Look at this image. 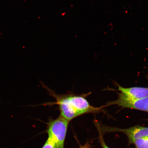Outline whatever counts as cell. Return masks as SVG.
<instances>
[{"label": "cell", "mask_w": 148, "mask_h": 148, "mask_svg": "<svg viewBox=\"0 0 148 148\" xmlns=\"http://www.w3.org/2000/svg\"><path fill=\"white\" fill-rule=\"evenodd\" d=\"M69 121L60 115L56 119L48 123L47 132L49 137L54 142L57 148H64Z\"/></svg>", "instance_id": "cell-1"}, {"label": "cell", "mask_w": 148, "mask_h": 148, "mask_svg": "<svg viewBox=\"0 0 148 148\" xmlns=\"http://www.w3.org/2000/svg\"><path fill=\"white\" fill-rule=\"evenodd\" d=\"M116 100L109 102L107 105H117L124 108H129L148 112V97L141 99H134L126 97L120 92L117 93Z\"/></svg>", "instance_id": "cell-2"}, {"label": "cell", "mask_w": 148, "mask_h": 148, "mask_svg": "<svg viewBox=\"0 0 148 148\" xmlns=\"http://www.w3.org/2000/svg\"><path fill=\"white\" fill-rule=\"evenodd\" d=\"M110 132H120L124 133L128 137L131 143L137 139L148 136V127L141 126H135L128 129H121L109 128L106 129Z\"/></svg>", "instance_id": "cell-3"}, {"label": "cell", "mask_w": 148, "mask_h": 148, "mask_svg": "<svg viewBox=\"0 0 148 148\" xmlns=\"http://www.w3.org/2000/svg\"><path fill=\"white\" fill-rule=\"evenodd\" d=\"M118 90L126 97L134 99H141L148 97V88L134 87L123 88L118 86Z\"/></svg>", "instance_id": "cell-4"}, {"label": "cell", "mask_w": 148, "mask_h": 148, "mask_svg": "<svg viewBox=\"0 0 148 148\" xmlns=\"http://www.w3.org/2000/svg\"><path fill=\"white\" fill-rule=\"evenodd\" d=\"M136 148H148V136L143 137L134 140Z\"/></svg>", "instance_id": "cell-5"}, {"label": "cell", "mask_w": 148, "mask_h": 148, "mask_svg": "<svg viewBox=\"0 0 148 148\" xmlns=\"http://www.w3.org/2000/svg\"><path fill=\"white\" fill-rule=\"evenodd\" d=\"M42 148H57V147L53 140L50 138L48 137Z\"/></svg>", "instance_id": "cell-6"}, {"label": "cell", "mask_w": 148, "mask_h": 148, "mask_svg": "<svg viewBox=\"0 0 148 148\" xmlns=\"http://www.w3.org/2000/svg\"><path fill=\"white\" fill-rule=\"evenodd\" d=\"M101 143L103 148H110L108 147H107L106 144H105V142L103 141V140L102 138H101Z\"/></svg>", "instance_id": "cell-7"}, {"label": "cell", "mask_w": 148, "mask_h": 148, "mask_svg": "<svg viewBox=\"0 0 148 148\" xmlns=\"http://www.w3.org/2000/svg\"><path fill=\"white\" fill-rule=\"evenodd\" d=\"M80 148H90V145L88 143H86L83 146H80Z\"/></svg>", "instance_id": "cell-8"}]
</instances>
